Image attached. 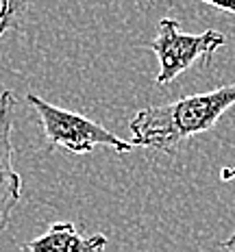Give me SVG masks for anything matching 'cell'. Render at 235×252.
I'll return each instance as SVG.
<instances>
[{"label": "cell", "instance_id": "obj_1", "mask_svg": "<svg viewBox=\"0 0 235 252\" xmlns=\"http://www.w3.org/2000/svg\"><path fill=\"white\" fill-rule=\"evenodd\" d=\"M233 104L235 83L168 104L144 107L129 122L131 144L174 157L185 141L211 130Z\"/></svg>", "mask_w": 235, "mask_h": 252}, {"label": "cell", "instance_id": "obj_2", "mask_svg": "<svg viewBox=\"0 0 235 252\" xmlns=\"http://www.w3.org/2000/svg\"><path fill=\"white\" fill-rule=\"evenodd\" d=\"M26 100L39 115L48 148L61 146L74 155H90L96 146H107V148L122 152V155L135 148L131 141L113 135L102 124L94 122L81 113H72L61 107H55V104L46 102L44 98H39L37 94H26Z\"/></svg>", "mask_w": 235, "mask_h": 252}, {"label": "cell", "instance_id": "obj_3", "mask_svg": "<svg viewBox=\"0 0 235 252\" xmlns=\"http://www.w3.org/2000/svg\"><path fill=\"white\" fill-rule=\"evenodd\" d=\"M227 44V37L220 31H202V33H183L176 20L164 18L157 24V37L150 41L148 50H153L159 59L157 85H168L183 72H187L196 61H209L218 48Z\"/></svg>", "mask_w": 235, "mask_h": 252}, {"label": "cell", "instance_id": "obj_4", "mask_svg": "<svg viewBox=\"0 0 235 252\" xmlns=\"http://www.w3.org/2000/svg\"><path fill=\"white\" fill-rule=\"evenodd\" d=\"M13 107L15 96L11 89L0 92V235L4 233L13 209L22 198V176L13 167V146H11V128H13Z\"/></svg>", "mask_w": 235, "mask_h": 252}, {"label": "cell", "instance_id": "obj_5", "mask_svg": "<svg viewBox=\"0 0 235 252\" xmlns=\"http://www.w3.org/2000/svg\"><path fill=\"white\" fill-rule=\"evenodd\" d=\"M107 248L104 235H83L72 222H55L39 237L24 246L26 252H102Z\"/></svg>", "mask_w": 235, "mask_h": 252}, {"label": "cell", "instance_id": "obj_6", "mask_svg": "<svg viewBox=\"0 0 235 252\" xmlns=\"http://www.w3.org/2000/svg\"><path fill=\"white\" fill-rule=\"evenodd\" d=\"M37 0H0V39L9 29L20 22V18L29 11Z\"/></svg>", "mask_w": 235, "mask_h": 252}, {"label": "cell", "instance_id": "obj_7", "mask_svg": "<svg viewBox=\"0 0 235 252\" xmlns=\"http://www.w3.org/2000/svg\"><path fill=\"white\" fill-rule=\"evenodd\" d=\"M198 2H205V4H209V7H216L224 13L235 15V0H198Z\"/></svg>", "mask_w": 235, "mask_h": 252}, {"label": "cell", "instance_id": "obj_8", "mask_svg": "<svg viewBox=\"0 0 235 252\" xmlns=\"http://www.w3.org/2000/svg\"><path fill=\"white\" fill-rule=\"evenodd\" d=\"M220 248L227 250V252H235V233L231 235V237H227L224 241H220Z\"/></svg>", "mask_w": 235, "mask_h": 252}, {"label": "cell", "instance_id": "obj_9", "mask_svg": "<svg viewBox=\"0 0 235 252\" xmlns=\"http://www.w3.org/2000/svg\"><path fill=\"white\" fill-rule=\"evenodd\" d=\"M233 178H235V165L233 167H224V170L220 172V181L227 183V181H233Z\"/></svg>", "mask_w": 235, "mask_h": 252}]
</instances>
